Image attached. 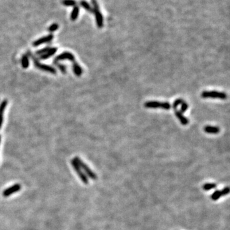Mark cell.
I'll return each mask as SVG.
<instances>
[{
  "label": "cell",
  "mask_w": 230,
  "mask_h": 230,
  "mask_svg": "<svg viewBox=\"0 0 230 230\" xmlns=\"http://www.w3.org/2000/svg\"><path fill=\"white\" fill-rule=\"evenodd\" d=\"M74 159L77 162V163L79 164V166H80L81 170H83L85 173L86 174V175L88 176L89 178H90L92 180H96L97 179V174L95 173L90 168L89 166L87 165L86 163H84L80 158L79 157H75Z\"/></svg>",
  "instance_id": "3957f363"
},
{
  "label": "cell",
  "mask_w": 230,
  "mask_h": 230,
  "mask_svg": "<svg viewBox=\"0 0 230 230\" xmlns=\"http://www.w3.org/2000/svg\"><path fill=\"white\" fill-rule=\"evenodd\" d=\"M58 51L57 47H50V49L47 51L45 53H44L42 55H41L39 56V59L40 60H47L51 57L52 56L57 53Z\"/></svg>",
  "instance_id": "8fae6325"
},
{
  "label": "cell",
  "mask_w": 230,
  "mask_h": 230,
  "mask_svg": "<svg viewBox=\"0 0 230 230\" xmlns=\"http://www.w3.org/2000/svg\"><path fill=\"white\" fill-rule=\"evenodd\" d=\"M7 104H8L7 100H3L1 104H0V129H2V127L3 125L4 111L7 106Z\"/></svg>",
  "instance_id": "7c38bea8"
},
{
  "label": "cell",
  "mask_w": 230,
  "mask_h": 230,
  "mask_svg": "<svg viewBox=\"0 0 230 230\" xmlns=\"http://www.w3.org/2000/svg\"><path fill=\"white\" fill-rule=\"evenodd\" d=\"M79 5L82 6L84 9L86 10V11L90 13H93V9L92 6L90 5V4L87 2L85 0H81L80 2H79Z\"/></svg>",
  "instance_id": "9a60e30c"
},
{
  "label": "cell",
  "mask_w": 230,
  "mask_h": 230,
  "mask_svg": "<svg viewBox=\"0 0 230 230\" xmlns=\"http://www.w3.org/2000/svg\"><path fill=\"white\" fill-rule=\"evenodd\" d=\"M204 131L208 134H218L220 132V128L217 126L207 125L204 127Z\"/></svg>",
  "instance_id": "4fadbf2b"
},
{
  "label": "cell",
  "mask_w": 230,
  "mask_h": 230,
  "mask_svg": "<svg viewBox=\"0 0 230 230\" xmlns=\"http://www.w3.org/2000/svg\"><path fill=\"white\" fill-rule=\"evenodd\" d=\"M61 3L65 6H75L77 5V2L76 0H62Z\"/></svg>",
  "instance_id": "ac0fdd59"
},
{
  "label": "cell",
  "mask_w": 230,
  "mask_h": 230,
  "mask_svg": "<svg viewBox=\"0 0 230 230\" xmlns=\"http://www.w3.org/2000/svg\"><path fill=\"white\" fill-rule=\"evenodd\" d=\"M50 49V47H44V48L42 49H40V50H38L35 54L37 55H39V56H41V55H42L44 54V53H45L47 51H48L49 49Z\"/></svg>",
  "instance_id": "603a6c76"
},
{
  "label": "cell",
  "mask_w": 230,
  "mask_h": 230,
  "mask_svg": "<svg viewBox=\"0 0 230 230\" xmlns=\"http://www.w3.org/2000/svg\"><path fill=\"white\" fill-rule=\"evenodd\" d=\"M185 101L181 99H177L175 101L173 102V109H174V113H175L176 116L178 118V120L180 121L181 125H187L189 123V120L187 118H185L183 114L181 113L180 111L177 109L178 106L180 104H181L182 103H184Z\"/></svg>",
  "instance_id": "8992f818"
},
{
  "label": "cell",
  "mask_w": 230,
  "mask_h": 230,
  "mask_svg": "<svg viewBox=\"0 0 230 230\" xmlns=\"http://www.w3.org/2000/svg\"><path fill=\"white\" fill-rule=\"evenodd\" d=\"M91 3L92 4L93 13L95 15V18H96L97 26L99 28H102L104 26V17L100 12L99 5L97 0H91Z\"/></svg>",
  "instance_id": "7a4b0ae2"
},
{
  "label": "cell",
  "mask_w": 230,
  "mask_h": 230,
  "mask_svg": "<svg viewBox=\"0 0 230 230\" xmlns=\"http://www.w3.org/2000/svg\"><path fill=\"white\" fill-rule=\"evenodd\" d=\"M2 137H1V136H0V142H1V140H2Z\"/></svg>",
  "instance_id": "484cf974"
},
{
  "label": "cell",
  "mask_w": 230,
  "mask_h": 230,
  "mask_svg": "<svg viewBox=\"0 0 230 230\" xmlns=\"http://www.w3.org/2000/svg\"><path fill=\"white\" fill-rule=\"evenodd\" d=\"M201 97L204 99H218L225 100L227 99L226 93L218 91H204L201 93Z\"/></svg>",
  "instance_id": "5b68a950"
},
{
  "label": "cell",
  "mask_w": 230,
  "mask_h": 230,
  "mask_svg": "<svg viewBox=\"0 0 230 230\" xmlns=\"http://www.w3.org/2000/svg\"><path fill=\"white\" fill-rule=\"evenodd\" d=\"M54 63L55 64V65H56L60 69V70L63 74H65L67 72V67L65 65L61 64V63H59L58 62Z\"/></svg>",
  "instance_id": "44dd1931"
},
{
  "label": "cell",
  "mask_w": 230,
  "mask_h": 230,
  "mask_svg": "<svg viewBox=\"0 0 230 230\" xmlns=\"http://www.w3.org/2000/svg\"><path fill=\"white\" fill-rule=\"evenodd\" d=\"M27 53H28V56L29 57L31 58V60H33L34 65L36 68H37L38 69L44 71V72H49V73H51V74H57V70L53 67L48 65L43 64V63H40L38 61V59L36 58V57H35L33 54L31 53L30 51H28Z\"/></svg>",
  "instance_id": "6da1fadb"
},
{
  "label": "cell",
  "mask_w": 230,
  "mask_h": 230,
  "mask_svg": "<svg viewBox=\"0 0 230 230\" xmlns=\"http://www.w3.org/2000/svg\"><path fill=\"white\" fill-rule=\"evenodd\" d=\"M217 187V184L214 183H207L203 185V189L205 191H210Z\"/></svg>",
  "instance_id": "ffe728a7"
},
{
  "label": "cell",
  "mask_w": 230,
  "mask_h": 230,
  "mask_svg": "<svg viewBox=\"0 0 230 230\" xmlns=\"http://www.w3.org/2000/svg\"><path fill=\"white\" fill-rule=\"evenodd\" d=\"M72 69L73 72L76 76H81L83 74V70L76 61L72 63Z\"/></svg>",
  "instance_id": "5bb4252c"
},
{
  "label": "cell",
  "mask_w": 230,
  "mask_h": 230,
  "mask_svg": "<svg viewBox=\"0 0 230 230\" xmlns=\"http://www.w3.org/2000/svg\"><path fill=\"white\" fill-rule=\"evenodd\" d=\"M58 28H59L58 24L54 23L48 28V31L50 33H53V32H54V31H57Z\"/></svg>",
  "instance_id": "7402d4cb"
},
{
  "label": "cell",
  "mask_w": 230,
  "mask_h": 230,
  "mask_svg": "<svg viewBox=\"0 0 230 230\" xmlns=\"http://www.w3.org/2000/svg\"><path fill=\"white\" fill-rule=\"evenodd\" d=\"M21 65L24 68H27L29 67V57L26 54L22 55L21 58Z\"/></svg>",
  "instance_id": "e0dca14e"
},
{
  "label": "cell",
  "mask_w": 230,
  "mask_h": 230,
  "mask_svg": "<svg viewBox=\"0 0 230 230\" xmlns=\"http://www.w3.org/2000/svg\"><path fill=\"white\" fill-rule=\"evenodd\" d=\"M187 109H188V104H187L185 102H184L183 104H181V109L179 111H180L181 113L183 114L184 113H185Z\"/></svg>",
  "instance_id": "cb8c5ba5"
},
{
  "label": "cell",
  "mask_w": 230,
  "mask_h": 230,
  "mask_svg": "<svg viewBox=\"0 0 230 230\" xmlns=\"http://www.w3.org/2000/svg\"><path fill=\"white\" fill-rule=\"evenodd\" d=\"M53 38H54V35L53 34H49V35H47V36L43 37L42 38H40L38 40H37V41H35L33 42V44H32L33 46V47H38V46L41 45L42 44L49 42L52 41Z\"/></svg>",
  "instance_id": "30bf717a"
},
{
  "label": "cell",
  "mask_w": 230,
  "mask_h": 230,
  "mask_svg": "<svg viewBox=\"0 0 230 230\" xmlns=\"http://www.w3.org/2000/svg\"><path fill=\"white\" fill-rule=\"evenodd\" d=\"M21 189V185L19 184H15L14 185L5 189L3 192V197H9L14 193H17Z\"/></svg>",
  "instance_id": "9c48e42d"
},
{
  "label": "cell",
  "mask_w": 230,
  "mask_h": 230,
  "mask_svg": "<svg viewBox=\"0 0 230 230\" xmlns=\"http://www.w3.org/2000/svg\"><path fill=\"white\" fill-rule=\"evenodd\" d=\"M221 191H222V193H223V196H226L229 193V187H224Z\"/></svg>",
  "instance_id": "d4e9b609"
},
{
  "label": "cell",
  "mask_w": 230,
  "mask_h": 230,
  "mask_svg": "<svg viewBox=\"0 0 230 230\" xmlns=\"http://www.w3.org/2000/svg\"><path fill=\"white\" fill-rule=\"evenodd\" d=\"M70 163H71V165L72 166V167L74 169L75 171L76 172L77 174L79 176V177L80 178L81 180L83 182L84 184H86V185L88 184L89 183L88 178V177L86 175V174L84 173V172L81 170L80 166H79V164L77 163V162L74 159H72V160L70 161Z\"/></svg>",
  "instance_id": "52a82bcc"
},
{
  "label": "cell",
  "mask_w": 230,
  "mask_h": 230,
  "mask_svg": "<svg viewBox=\"0 0 230 230\" xmlns=\"http://www.w3.org/2000/svg\"><path fill=\"white\" fill-rule=\"evenodd\" d=\"M79 10H80V9H79V6L76 5L74 6L73 9L72 10V12L70 14V19L72 21H76L78 17H79Z\"/></svg>",
  "instance_id": "2e32d148"
},
{
  "label": "cell",
  "mask_w": 230,
  "mask_h": 230,
  "mask_svg": "<svg viewBox=\"0 0 230 230\" xmlns=\"http://www.w3.org/2000/svg\"><path fill=\"white\" fill-rule=\"evenodd\" d=\"M146 108L157 109L161 108L165 110H169L171 107V105L168 102H158V101H147L144 104Z\"/></svg>",
  "instance_id": "277c9868"
},
{
  "label": "cell",
  "mask_w": 230,
  "mask_h": 230,
  "mask_svg": "<svg viewBox=\"0 0 230 230\" xmlns=\"http://www.w3.org/2000/svg\"><path fill=\"white\" fill-rule=\"evenodd\" d=\"M222 196H223V193H222V191L217 190V191H216L215 192L213 193V194L211 196V198H212V200L213 201H217Z\"/></svg>",
  "instance_id": "d6986e66"
},
{
  "label": "cell",
  "mask_w": 230,
  "mask_h": 230,
  "mask_svg": "<svg viewBox=\"0 0 230 230\" xmlns=\"http://www.w3.org/2000/svg\"><path fill=\"white\" fill-rule=\"evenodd\" d=\"M65 60H69L72 63L76 61L74 55L72 53H71L68 51H65L62 53L61 54H59L58 56H57L56 58H55V59L54 60V63H57L60 61Z\"/></svg>",
  "instance_id": "ba28073f"
}]
</instances>
